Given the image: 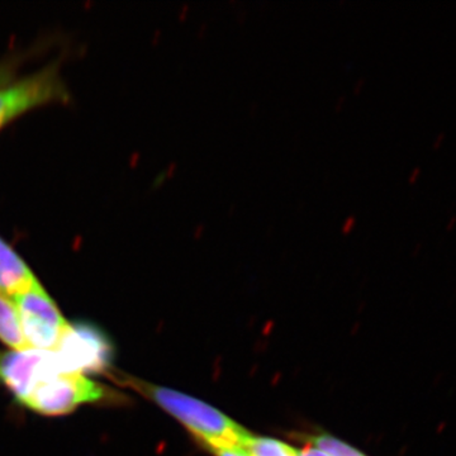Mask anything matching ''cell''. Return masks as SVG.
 Listing matches in <instances>:
<instances>
[{
  "label": "cell",
  "mask_w": 456,
  "mask_h": 456,
  "mask_svg": "<svg viewBox=\"0 0 456 456\" xmlns=\"http://www.w3.org/2000/svg\"><path fill=\"white\" fill-rule=\"evenodd\" d=\"M310 441L314 444V448L320 449L321 452H326L330 456H365L359 450L332 437L331 435L323 434L312 436Z\"/></svg>",
  "instance_id": "obj_9"
},
{
  "label": "cell",
  "mask_w": 456,
  "mask_h": 456,
  "mask_svg": "<svg viewBox=\"0 0 456 456\" xmlns=\"http://www.w3.org/2000/svg\"><path fill=\"white\" fill-rule=\"evenodd\" d=\"M68 102H70V92L62 77L60 62H50L36 73L0 88V130L36 108Z\"/></svg>",
  "instance_id": "obj_3"
},
{
  "label": "cell",
  "mask_w": 456,
  "mask_h": 456,
  "mask_svg": "<svg viewBox=\"0 0 456 456\" xmlns=\"http://www.w3.org/2000/svg\"><path fill=\"white\" fill-rule=\"evenodd\" d=\"M446 134L444 132H440L437 134V136L435 137L434 140V149H440L441 145H443L444 141H445Z\"/></svg>",
  "instance_id": "obj_13"
},
{
  "label": "cell",
  "mask_w": 456,
  "mask_h": 456,
  "mask_svg": "<svg viewBox=\"0 0 456 456\" xmlns=\"http://www.w3.org/2000/svg\"><path fill=\"white\" fill-rule=\"evenodd\" d=\"M419 175H421V169H419V167H416V169H413L412 173H411V175H410L411 184H413V183H416L417 179L419 178Z\"/></svg>",
  "instance_id": "obj_14"
},
{
  "label": "cell",
  "mask_w": 456,
  "mask_h": 456,
  "mask_svg": "<svg viewBox=\"0 0 456 456\" xmlns=\"http://www.w3.org/2000/svg\"><path fill=\"white\" fill-rule=\"evenodd\" d=\"M298 456H330L326 452H321L320 449L314 448V446H307L303 450H297Z\"/></svg>",
  "instance_id": "obj_12"
},
{
  "label": "cell",
  "mask_w": 456,
  "mask_h": 456,
  "mask_svg": "<svg viewBox=\"0 0 456 456\" xmlns=\"http://www.w3.org/2000/svg\"><path fill=\"white\" fill-rule=\"evenodd\" d=\"M20 318L23 338L29 349L53 351L64 334V316L40 281L12 298Z\"/></svg>",
  "instance_id": "obj_5"
},
{
  "label": "cell",
  "mask_w": 456,
  "mask_h": 456,
  "mask_svg": "<svg viewBox=\"0 0 456 456\" xmlns=\"http://www.w3.org/2000/svg\"><path fill=\"white\" fill-rule=\"evenodd\" d=\"M354 218L350 217L349 221L346 222V226H344L345 232H347L349 231V227L353 226Z\"/></svg>",
  "instance_id": "obj_16"
},
{
  "label": "cell",
  "mask_w": 456,
  "mask_h": 456,
  "mask_svg": "<svg viewBox=\"0 0 456 456\" xmlns=\"http://www.w3.org/2000/svg\"><path fill=\"white\" fill-rule=\"evenodd\" d=\"M38 283L25 260L0 236V293L9 298Z\"/></svg>",
  "instance_id": "obj_6"
},
{
  "label": "cell",
  "mask_w": 456,
  "mask_h": 456,
  "mask_svg": "<svg viewBox=\"0 0 456 456\" xmlns=\"http://www.w3.org/2000/svg\"><path fill=\"white\" fill-rule=\"evenodd\" d=\"M242 449L250 456H298L297 450L281 441L248 435Z\"/></svg>",
  "instance_id": "obj_8"
},
{
  "label": "cell",
  "mask_w": 456,
  "mask_h": 456,
  "mask_svg": "<svg viewBox=\"0 0 456 456\" xmlns=\"http://www.w3.org/2000/svg\"><path fill=\"white\" fill-rule=\"evenodd\" d=\"M455 224H456V216H452V217L450 218L448 224H446V231H452V228H454Z\"/></svg>",
  "instance_id": "obj_15"
},
{
  "label": "cell",
  "mask_w": 456,
  "mask_h": 456,
  "mask_svg": "<svg viewBox=\"0 0 456 456\" xmlns=\"http://www.w3.org/2000/svg\"><path fill=\"white\" fill-rule=\"evenodd\" d=\"M217 456H250L244 449L240 448H221L213 450Z\"/></svg>",
  "instance_id": "obj_11"
},
{
  "label": "cell",
  "mask_w": 456,
  "mask_h": 456,
  "mask_svg": "<svg viewBox=\"0 0 456 456\" xmlns=\"http://www.w3.org/2000/svg\"><path fill=\"white\" fill-rule=\"evenodd\" d=\"M114 397L113 392L86 375L66 373L55 353L50 351L22 406L44 416H64L82 404L99 403Z\"/></svg>",
  "instance_id": "obj_2"
},
{
  "label": "cell",
  "mask_w": 456,
  "mask_h": 456,
  "mask_svg": "<svg viewBox=\"0 0 456 456\" xmlns=\"http://www.w3.org/2000/svg\"><path fill=\"white\" fill-rule=\"evenodd\" d=\"M22 62L23 57L20 53L0 60V88L17 79L18 70Z\"/></svg>",
  "instance_id": "obj_10"
},
{
  "label": "cell",
  "mask_w": 456,
  "mask_h": 456,
  "mask_svg": "<svg viewBox=\"0 0 456 456\" xmlns=\"http://www.w3.org/2000/svg\"><path fill=\"white\" fill-rule=\"evenodd\" d=\"M0 341L12 350L29 349L23 338L16 305L3 293H0Z\"/></svg>",
  "instance_id": "obj_7"
},
{
  "label": "cell",
  "mask_w": 456,
  "mask_h": 456,
  "mask_svg": "<svg viewBox=\"0 0 456 456\" xmlns=\"http://www.w3.org/2000/svg\"><path fill=\"white\" fill-rule=\"evenodd\" d=\"M117 380L154 401L167 413L179 419L212 452L221 448L242 449L250 435L217 408L184 393L155 386L128 375H118Z\"/></svg>",
  "instance_id": "obj_1"
},
{
  "label": "cell",
  "mask_w": 456,
  "mask_h": 456,
  "mask_svg": "<svg viewBox=\"0 0 456 456\" xmlns=\"http://www.w3.org/2000/svg\"><path fill=\"white\" fill-rule=\"evenodd\" d=\"M53 353L66 373L101 374L112 368L114 346L101 327L77 322L69 323Z\"/></svg>",
  "instance_id": "obj_4"
}]
</instances>
